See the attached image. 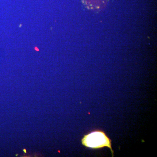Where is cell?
<instances>
[{
	"mask_svg": "<svg viewBox=\"0 0 157 157\" xmlns=\"http://www.w3.org/2000/svg\"><path fill=\"white\" fill-rule=\"evenodd\" d=\"M81 142L83 146L93 149H99L107 147L111 151L112 157H114L111 139L102 130H96L89 132L84 135Z\"/></svg>",
	"mask_w": 157,
	"mask_h": 157,
	"instance_id": "obj_1",
	"label": "cell"
}]
</instances>
